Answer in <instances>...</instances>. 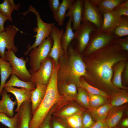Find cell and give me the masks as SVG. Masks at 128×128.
I'll return each mask as SVG.
<instances>
[{
    "label": "cell",
    "instance_id": "cell-7",
    "mask_svg": "<svg viewBox=\"0 0 128 128\" xmlns=\"http://www.w3.org/2000/svg\"><path fill=\"white\" fill-rule=\"evenodd\" d=\"M5 55L6 61L9 62L10 64L12 74L23 81H31V75L26 67L28 59H25L22 57H18L11 49H7L5 51Z\"/></svg>",
    "mask_w": 128,
    "mask_h": 128
},
{
    "label": "cell",
    "instance_id": "cell-17",
    "mask_svg": "<svg viewBox=\"0 0 128 128\" xmlns=\"http://www.w3.org/2000/svg\"><path fill=\"white\" fill-rule=\"evenodd\" d=\"M1 96L2 99L0 100V113L5 114L10 118L13 117L14 116V106L17 104L16 100L12 101L10 95L4 89Z\"/></svg>",
    "mask_w": 128,
    "mask_h": 128
},
{
    "label": "cell",
    "instance_id": "cell-25",
    "mask_svg": "<svg viewBox=\"0 0 128 128\" xmlns=\"http://www.w3.org/2000/svg\"><path fill=\"white\" fill-rule=\"evenodd\" d=\"M74 0H63L60 3L57 13L54 18L58 26H62L64 20L66 12L70 8Z\"/></svg>",
    "mask_w": 128,
    "mask_h": 128
},
{
    "label": "cell",
    "instance_id": "cell-27",
    "mask_svg": "<svg viewBox=\"0 0 128 128\" xmlns=\"http://www.w3.org/2000/svg\"><path fill=\"white\" fill-rule=\"evenodd\" d=\"M36 86L32 82H26L23 81L18 78L15 74H12L10 79L6 83L4 87H16L32 90L36 88Z\"/></svg>",
    "mask_w": 128,
    "mask_h": 128
},
{
    "label": "cell",
    "instance_id": "cell-44",
    "mask_svg": "<svg viewBox=\"0 0 128 128\" xmlns=\"http://www.w3.org/2000/svg\"><path fill=\"white\" fill-rule=\"evenodd\" d=\"M91 128H109L105 120L96 122Z\"/></svg>",
    "mask_w": 128,
    "mask_h": 128
},
{
    "label": "cell",
    "instance_id": "cell-37",
    "mask_svg": "<svg viewBox=\"0 0 128 128\" xmlns=\"http://www.w3.org/2000/svg\"><path fill=\"white\" fill-rule=\"evenodd\" d=\"M120 16H128V0L119 4L113 10Z\"/></svg>",
    "mask_w": 128,
    "mask_h": 128
},
{
    "label": "cell",
    "instance_id": "cell-40",
    "mask_svg": "<svg viewBox=\"0 0 128 128\" xmlns=\"http://www.w3.org/2000/svg\"><path fill=\"white\" fill-rule=\"evenodd\" d=\"M49 5L52 11L53 18H54L58 12L60 3L59 0H49Z\"/></svg>",
    "mask_w": 128,
    "mask_h": 128
},
{
    "label": "cell",
    "instance_id": "cell-9",
    "mask_svg": "<svg viewBox=\"0 0 128 128\" xmlns=\"http://www.w3.org/2000/svg\"><path fill=\"white\" fill-rule=\"evenodd\" d=\"M54 64L53 60L47 58L41 63L37 71L30 72L31 76V82L36 86L40 84L47 86L52 74Z\"/></svg>",
    "mask_w": 128,
    "mask_h": 128
},
{
    "label": "cell",
    "instance_id": "cell-11",
    "mask_svg": "<svg viewBox=\"0 0 128 128\" xmlns=\"http://www.w3.org/2000/svg\"><path fill=\"white\" fill-rule=\"evenodd\" d=\"M103 19V14L90 0H84L82 21H87L91 23L96 26L98 30L101 26Z\"/></svg>",
    "mask_w": 128,
    "mask_h": 128
},
{
    "label": "cell",
    "instance_id": "cell-30",
    "mask_svg": "<svg viewBox=\"0 0 128 128\" xmlns=\"http://www.w3.org/2000/svg\"><path fill=\"white\" fill-rule=\"evenodd\" d=\"M120 22L115 28L113 33L119 38L128 36V16L121 17Z\"/></svg>",
    "mask_w": 128,
    "mask_h": 128
},
{
    "label": "cell",
    "instance_id": "cell-8",
    "mask_svg": "<svg viewBox=\"0 0 128 128\" xmlns=\"http://www.w3.org/2000/svg\"><path fill=\"white\" fill-rule=\"evenodd\" d=\"M97 30L93 24L88 21H82L77 30L75 31L73 41L77 42V50L80 54L83 53L86 50L89 41L91 33Z\"/></svg>",
    "mask_w": 128,
    "mask_h": 128
},
{
    "label": "cell",
    "instance_id": "cell-23",
    "mask_svg": "<svg viewBox=\"0 0 128 128\" xmlns=\"http://www.w3.org/2000/svg\"><path fill=\"white\" fill-rule=\"evenodd\" d=\"M0 74L1 82L0 85V96L6 83L7 79L12 74V70L10 63L0 58Z\"/></svg>",
    "mask_w": 128,
    "mask_h": 128
},
{
    "label": "cell",
    "instance_id": "cell-18",
    "mask_svg": "<svg viewBox=\"0 0 128 128\" xmlns=\"http://www.w3.org/2000/svg\"><path fill=\"white\" fill-rule=\"evenodd\" d=\"M47 86L43 84H38L32 91L31 101L32 116L42 101L45 96Z\"/></svg>",
    "mask_w": 128,
    "mask_h": 128
},
{
    "label": "cell",
    "instance_id": "cell-21",
    "mask_svg": "<svg viewBox=\"0 0 128 128\" xmlns=\"http://www.w3.org/2000/svg\"><path fill=\"white\" fill-rule=\"evenodd\" d=\"M72 18L69 17L68 22L66 23L65 31L62 34L61 38V43L64 54L67 57V49L70 44L73 41L74 35L72 28Z\"/></svg>",
    "mask_w": 128,
    "mask_h": 128
},
{
    "label": "cell",
    "instance_id": "cell-32",
    "mask_svg": "<svg viewBox=\"0 0 128 128\" xmlns=\"http://www.w3.org/2000/svg\"><path fill=\"white\" fill-rule=\"evenodd\" d=\"M126 90H122L111 97L110 104L112 107H118L128 102V95Z\"/></svg>",
    "mask_w": 128,
    "mask_h": 128
},
{
    "label": "cell",
    "instance_id": "cell-12",
    "mask_svg": "<svg viewBox=\"0 0 128 128\" xmlns=\"http://www.w3.org/2000/svg\"><path fill=\"white\" fill-rule=\"evenodd\" d=\"M64 32L63 29H60L55 25L50 35L52 39L53 43L48 57L53 59L56 65L58 64L60 57L64 54L61 43V37Z\"/></svg>",
    "mask_w": 128,
    "mask_h": 128
},
{
    "label": "cell",
    "instance_id": "cell-5",
    "mask_svg": "<svg viewBox=\"0 0 128 128\" xmlns=\"http://www.w3.org/2000/svg\"><path fill=\"white\" fill-rule=\"evenodd\" d=\"M53 43L52 39L50 35L37 47L30 51L28 55L29 72H36L39 69L41 63L48 57Z\"/></svg>",
    "mask_w": 128,
    "mask_h": 128
},
{
    "label": "cell",
    "instance_id": "cell-41",
    "mask_svg": "<svg viewBox=\"0 0 128 128\" xmlns=\"http://www.w3.org/2000/svg\"><path fill=\"white\" fill-rule=\"evenodd\" d=\"M51 128H71L65 121L55 120L50 122Z\"/></svg>",
    "mask_w": 128,
    "mask_h": 128
},
{
    "label": "cell",
    "instance_id": "cell-26",
    "mask_svg": "<svg viewBox=\"0 0 128 128\" xmlns=\"http://www.w3.org/2000/svg\"><path fill=\"white\" fill-rule=\"evenodd\" d=\"M20 5V3L15 4L13 0H4L0 4V12L8 18L10 21H12L11 14L13 11L14 10H18Z\"/></svg>",
    "mask_w": 128,
    "mask_h": 128
},
{
    "label": "cell",
    "instance_id": "cell-45",
    "mask_svg": "<svg viewBox=\"0 0 128 128\" xmlns=\"http://www.w3.org/2000/svg\"><path fill=\"white\" fill-rule=\"evenodd\" d=\"M123 78L125 82L127 83L128 81V63L127 62L123 71Z\"/></svg>",
    "mask_w": 128,
    "mask_h": 128
},
{
    "label": "cell",
    "instance_id": "cell-46",
    "mask_svg": "<svg viewBox=\"0 0 128 128\" xmlns=\"http://www.w3.org/2000/svg\"><path fill=\"white\" fill-rule=\"evenodd\" d=\"M121 126L122 128H127L128 127V119L126 118L124 119L121 123Z\"/></svg>",
    "mask_w": 128,
    "mask_h": 128
},
{
    "label": "cell",
    "instance_id": "cell-15",
    "mask_svg": "<svg viewBox=\"0 0 128 128\" xmlns=\"http://www.w3.org/2000/svg\"><path fill=\"white\" fill-rule=\"evenodd\" d=\"M103 15V19L102 25L97 30L104 33H113L115 28L120 22L121 16L113 11L104 14Z\"/></svg>",
    "mask_w": 128,
    "mask_h": 128
},
{
    "label": "cell",
    "instance_id": "cell-35",
    "mask_svg": "<svg viewBox=\"0 0 128 128\" xmlns=\"http://www.w3.org/2000/svg\"><path fill=\"white\" fill-rule=\"evenodd\" d=\"M88 94L89 99L90 109L96 108L106 103L107 98L99 95L92 94L88 93Z\"/></svg>",
    "mask_w": 128,
    "mask_h": 128
},
{
    "label": "cell",
    "instance_id": "cell-39",
    "mask_svg": "<svg viewBox=\"0 0 128 128\" xmlns=\"http://www.w3.org/2000/svg\"><path fill=\"white\" fill-rule=\"evenodd\" d=\"M56 106H54L51 109L43 122L38 128H51L50 122L52 114L57 108Z\"/></svg>",
    "mask_w": 128,
    "mask_h": 128
},
{
    "label": "cell",
    "instance_id": "cell-24",
    "mask_svg": "<svg viewBox=\"0 0 128 128\" xmlns=\"http://www.w3.org/2000/svg\"><path fill=\"white\" fill-rule=\"evenodd\" d=\"M112 107L110 104L106 103L96 108L90 109V112L96 122L105 120Z\"/></svg>",
    "mask_w": 128,
    "mask_h": 128
},
{
    "label": "cell",
    "instance_id": "cell-13",
    "mask_svg": "<svg viewBox=\"0 0 128 128\" xmlns=\"http://www.w3.org/2000/svg\"><path fill=\"white\" fill-rule=\"evenodd\" d=\"M84 0H75L66 13L65 17L72 18L73 30H77L81 23Z\"/></svg>",
    "mask_w": 128,
    "mask_h": 128
},
{
    "label": "cell",
    "instance_id": "cell-36",
    "mask_svg": "<svg viewBox=\"0 0 128 128\" xmlns=\"http://www.w3.org/2000/svg\"><path fill=\"white\" fill-rule=\"evenodd\" d=\"M18 113L13 118H10L5 114L0 113V123L9 128H17Z\"/></svg>",
    "mask_w": 128,
    "mask_h": 128
},
{
    "label": "cell",
    "instance_id": "cell-47",
    "mask_svg": "<svg viewBox=\"0 0 128 128\" xmlns=\"http://www.w3.org/2000/svg\"><path fill=\"white\" fill-rule=\"evenodd\" d=\"M120 128V127H116H116H114L111 128Z\"/></svg>",
    "mask_w": 128,
    "mask_h": 128
},
{
    "label": "cell",
    "instance_id": "cell-20",
    "mask_svg": "<svg viewBox=\"0 0 128 128\" xmlns=\"http://www.w3.org/2000/svg\"><path fill=\"white\" fill-rule=\"evenodd\" d=\"M125 0H90L103 14L112 11L119 4Z\"/></svg>",
    "mask_w": 128,
    "mask_h": 128
},
{
    "label": "cell",
    "instance_id": "cell-19",
    "mask_svg": "<svg viewBox=\"0 0 128 128\" xmlns=\"http://www.w3.org/2000/svg\"><path fill=\"white\" fill-rule=\"evenodd\" d=\"M128 62L127 60H122L115 64L113 67V74L111 82L116 88L127 90V88L123 86L122 83V74Z\"/></svg>",
    "mask_w": 128,
    "mask_h": 128
},
{
    "label": "cell",
    "instance_id": "cell-31",
    "mask_svg": "<svg viewBox=\"0 0 128 128\" xmlns=\"http://www.w3.org/2000/svg\"><path fill=\"white\" fill-rule=\"evenodd\" d=\"M80 87L84 88L88 93L90 94L100 95L108 98H111L110 96L107 93L88 83L83 77L80 78Z\"/></svg>",
    "mask_w": 128,
    "mask_h": 128
},
{
    "label": "cell",
    "instance_id": "cell-10",
    "mask_svg": "<svg viewBox=\"0 0 128 128\" xmlns=\"http://www.w3.org/2000/svg\"><path fill=\"white\" fill-rule=\"evenodd\" d=\"M5 30L3 32H0V55L1 58L6 61L5 55L6 48L11 49L14 53L18 50L14 44V40L19 30L13 25H8Z\"/></svg>",
    "mask_w": 128,
    "mask_h": 128
},
{
    "label": "cell",
    "instance_id": "cell-29",
    "mask_svg": "<svg viewBox=\"0 0 128 128\" xmlns=\"http://www.w3.org/2000/svg\"><path fill=\"white\" fill-rule=\"evenodd\" d=\"M82 110L79 107L70 105L64 107L56 114V115L65 119L76 114L82 113Z\"/></svg>",
    "mask_w": 128,
    "mask_h": 128
},
{
    "label": "cell",
    "instance_id": "cell-43",
    "mask_svg": "<svg viewBox=\"0 0 128 128\" xmlns=\"http://www.w3.org/2000/svg\"><path fill=\"white\" fill-rule=\"evenodd\" d=\"M9 19L0 12V32H3L5 31L4 28V24L5 22Z\"/></svg>",
    "mask_w": 128,
    "mask_h": 128
},
{
    "label": "cell",
    "instance_id": "cell-28",
    "mask_svg": "<svg viewBox=\"0 0 128 128\" xmlns=\"http://www.w3.org/2000/svg\"><path fill=\"white\" fill-rule=\"evenodd\" d=\"M112 110L105 120V123L109 128L116 126L124 113V110L123 109Z\"/></svg>",
    "mask_w": 128,
    "mask_h": 128
},
{
    "label": "cell",
    "instance_id": "cell-2",
    "mask_svg": "<svg viewBox=\"0 0 128 128\" xmlns=\"http://www.w3.org/2000/svg\"><path fill=\"white\" fill-rule=\"evenodd\" d=\"M67 57L64 54L59 58L58 81L73 83L80 87V78L86 75V67L80 54L72 47L69 46Z\"/></svg>",
    "mask_w": 128,
    "mask_h": 128
},
{
    "label": "cell",
    "instance_id": "cell-48",
    "mask_svg": "<svg viewBox=\"0 0 128 128\" xmlns=\"http://www.w3.org/2000/svg\"></svg>",
    "mask_w": 128,
    "mask_h": 128
},
{
    "label": "cell",
    "instance_id": "cell-38",
    "mask_svg": "<svg viewBox=\"0 0 128 128\" xmlns=\"http://www.w3.org/2000/svg\"><path fill=\"white\" fill-rule=\"evenodd\" d=\"M82 117L83 128H91L96 122L91 115L87 113L82 114Z\"/></svg>",
    "mask_w": 128,
    "mask_h": 128
},
{
    "label": "cell",
    "instance_id": "cell-22",
    "mask_svg": "<svg viewBox=\"0 0 128 128\" xmlns=\"http://www.w3.org/2000/svg\"><path fill=\"white\" fill-rule=\"evenodd\" d=\"M59 90L65 100H75L77 93V86L71 82L59 81Z\"/></svg>",
    "mask_w": 128,
    "mask_h": 128
},
{
    "label": "cell",
    "instance_id": "cell-6",
    "mask_svg": "<svg viewBox=\"0 0 128 128\" xmlns=\"http://www.w3.org/2000/svg\"><path fill=\"white\" fill-rule=\"evenodd\" d=\"M119 38L113 33H104L97 30L94 31L91 34L89 42L83 55L87 56L110 44L117 42Z\"/></svg>",
    "mask_w": 128,
    "mask_h": 128
},
{
    "label": "cell",
    "instance_id": "cell-3",
    "mask_svg": "<svg viewBox=\"0 0 128 128\" xmlns=\"http://www.w3.org/2000/svg\"><path fill=\"white\" fill-rule=\"evenodd\" d=\"M59 65H54L52 74L47 86L44 97L32 115L29 128H38L52 108L65 100L60 95L58 87V72Z\"/></svg>",
    "mask_w": 128,
    "mask_h": 128
},
{
    "label": "cell",
    "instance_id": "cell-16",
    "mask_svg": "<svg viewBox=\"0 0 128 128\" xmlns=\"http://www.w3.org/2000/svg\"><path fill=\"white\" fill-rule=\"evenodd\" d=\"M4 89L7 92L12 94L15 97L17 103V106L15 111L17 112L21 104L25 101H31L32 91L24 88H17L13 87H5Z\"/></svg>",
    "mask_w": 128,
    "mask_h": 128
},
{
    "label": "cell",
    "instance_id": "cell-34",
    "mask_svg": "<svg viewBox=\"0 0 128 128\" xmlns=\"http://www.w3.org/2000/svg\"><path fill=\"white\" fill-rule=\"evenodd\" d=\"M65 119L66 122L71 128H83L82 113L75 114Z\"/></svg>",
    "mask_w": 128,
    "mask_h": 128
},
{
    "label": "cell",
    "instance_id": "cell-4",
    "mask_svg": "<svg viewBox=\"0 0 128 128\" xmlns=\"http://www.w3.org/2000/svg\"><path fill=\"white\" fill-rule=\"evenodd\" d=\"M29 12L33 13L36 16L37 26L34 28L33 30L37 33L33 36L35 38L34 42L32 46L28 47L27 50L24 53L25 55H27L31 50L37 47L44 39L49 37L55 25L54 23H47L44 22L41 19L39 12L31 5L28 10L20 14H22L24 16Z\"/></svg>",
    "mask_w": 128,
    "mask_h": 128
},
{
    "label": "cell",
    "instance_id": "cell-14",
    "mask_svg": "<svg viewBox=\"0 0 128 128\" xmlns=\"http://www.w3.org/2000/svg\"><path fill=\"white\" fill-rule=\"evenodd\" d=\"M17 113V128H29V123L32 116L31 101L24 102Z\"/></svg>",
    "mask_w": 128,
    "mask_h": 128
},
{
    "label": "cell",
    "instance_id": "cell-1",
    "mask_svg": "<svg viewBox=\"0 0 128 128\" xmlns=\"http://www.w3.org/2000/svg\"><path fill=\"white\" fill-rule=\"evenodd\" d=\"M84 57L86 73L83 78L88 83L107 93L111 97L122 90L116 88L112 83L113 68L119 61L127 60L128 51L115 42Z\"/></svg>",
    "mask_w": 128,
    "mask_h": 128
},
{
    "label": "cell",
    "instance_id": "cell-42",
    "mask_svg": "<svg viewBox=\"0 0 128 128\" xmlns=\"http://www.w3.org/2000/svg\"><path fill=\"white\" fill-rule=\"evenodd\" d=\"M117 42L121 46L122 49L124 50L128 51V36L123 38H119Z\"/></svg>",
    "mask_w": 128,
    "mask_h": 128
},
{
    "label": "cell",
    "instance_id": "cell-33",
    "mask_svg": "<svg viewBox=\"0 0 128 128\" xmlns=\"http://www.w3.org/2000/svg\"><path fill=\"white\" fill-rule=\"evenodd\" d=\"M78 88L77 93L75 100L84 107L90 109L89 99L88 92L82 87H79Z\"/></svg>",
    "mask_w": 128,
    "mask_h": 128
}]
</instances>
